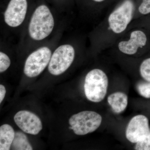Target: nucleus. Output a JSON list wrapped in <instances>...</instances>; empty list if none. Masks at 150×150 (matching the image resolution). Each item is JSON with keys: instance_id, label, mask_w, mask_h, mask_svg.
<instances>
[{"instance_id": "20", "label": "nucleus", "mask_w": 150, "mask_h": 150, "mask_svg": "<svg viewBox=\"0 0 150 150\" xmlns=\"http://www.w3.org/2000/svg\"><path fill=\"white\" fill-rule=\"evenodd\" d=\"M96 2H101L103 1L104 0H92Z\"/></svg>"}, {"instance_id": "7", "label": "nucleus", "mask_w": 150, "mask_h": 150, "mask_svg": "<svg viewBox=\"0 0 150 150\" xmlns=\"http://www.w3.org/2000/svg\"><path fill=\"white\" fill-rule=\"evenodd\" d=\"M27 10V0H11L4 14L6 24L12 28L21 25L25 18Z\"/></svg>"}, {"instance_id": "14", "label": "nucleus", "mask_w": 150, "mask_h": 150, "mask_svg": "<svg viewBox=\"0 0 150 150\" xmlns=\"http://www.w3.org/2000/svg\"><path fill=\"white\" fill-rule=\"evenodd\" d=\"M139 70L142 78L146 81L150 82V58L145 59L142 62Z\"/></svg>"}, {"instance_id": "10", "label": "nucleus", "mask_w": 150, "mask_h": 150, "mask_svg": "<svg viewBox=\"0 0 150 150\" xmlns=\"http://www.w3.org/2000/svg\"><path fill=\"white\" fill-rule=\"evenodd\" d=\"M147 38L142 30H134L131 33L130 39L118 43L119 50L123 54L132 55L136 54L139 48H142L146 44Z\"/></svg>"}, {"instance_id": "18", "label": "nucleus", "mask_w": 150, "mask_h": 150, "mask_svg": "<svg viewBox=\"0 0 150 150\" xmlns=\"http://www.w3.org/2000/svg\"><path fill=\"white\" fill-rule=\"evenodd\" d=\"M139 12L143 15L150 13V0H142L139 8Z\"/></svg>"}, {"instance_id": "1", "label": "nucleus", "mask_w": 150, "mask_h": 150, "mask_svg": "<svg viewBox=\"0 0 150 150\" xmlns=\"http://www.w3.org/2000/svg\"><path fill=\"white\" fill-rule=\"evenodd\" d=\"M55 20L53 14L47 6L41 5L33 12L30 21L28 32L33 40H44L54 30Z\"/></svg>"}, {"instance_id": "5", "label": "nucleus", "mask_w": 150, "mask_h": 150, "mask_svg": "<svg viewBox=\"0 0 150 150\" xmlns=\"http://www.w3.org/2000/svg\"><path fill=\"white\" fill-rule=\"evenodd\" d=\"M134 3L131 0H125L111 13L108 18L109 27L114 33L123 32L133 18Z\"/></svg>"}, {"instance_id": "6", "label": "nucleus", "mask_w": 150, "mask_h": 150, "mask_svg": "<svg viewBox=\"0 0 150 150\" xmlns=\"http://www.w3.org/2000/svg\"><path fill=\"white\" fill-rule=\"evenodd\" d=\"M52 56L51 49L46 46L40 47L28 57L25 64L24 73L29 78L37 76L49 64Z\"/></svg>"}, {"instance_id": "3", "label": "nucleus", "mask_w": 150, "mask_h": 150, "mask_svg": "<svg viewBox=\"0 0 150 150\" xmlns=\"http://www.w3.org/2000/svg\"><path fill=\"white\" fill-rule=\"evenodd\" d=\"M102 117L93 111H81L71 116L69 120V129L75 134L83 136L92 133L101 125Z\"/></svg>"}, {"instance_id": "17", "label": "nucleus", "mask_w": 150, "mask_h": 150, "mask_svg": "<svg viewBox=\"0 0 150 150\" xmlns=\"http://www.w3.org/2000/svg\"><path fill=\"white\" fill-rule=\"evenodd\" d=\"M135 149L150 150V132L144 140L136 144Z\"/></svg>"}, {"instance_id": "19", "label": "nucleus", "mask_w": 150, "mask_h": 150, "mask_svg": "<svg viewBox=\"0 0 150 150\" xmlns=\"http://www.w3.org/2000/svg\"><path fill=\"white\" fill-rule=\"evenodd\" d=\"M6 93V89L4 86L0 85V103H1L4 98Z\"/></svg>"}, {"instance_id": "11", "label": "nucleus", "mask_w": 150, "mask_h": 150, "mask_svg": "<svg viewBox=\"0 0 150 150\" xmlns=\"http://www.w3.org/2000/svg\"><path fill=\"white\" fill-rule=\"evenodd\" d=\"M107 101L112 110L119 114L126 110L128 104V97L122 92H115L108 96Z\"/></svg>"}, {"instance_id": "4", "label": "nucleus", "mask_w": 150, "mask_h": 150, "mask_svg": "<svg viewBox=\"0 0 150 150\" xmlns=\"http://www.w3.org/2000/svg\"><path fill=\"white\" fill-rule=\"evenodd\" d=\"M75 56V49L72 46L68 44L61 45L52 54L48 64V71L54 76L62 74L72 64Z\"/></svg>"}, {"instance_id": "15", "label": "nucleus", "mask_w": 150, "mask_h": 150, "mask_svg": "<svg viewBox=\"0 0 150 150\" xmlns=\"http://www.w3.org/2000/svg\"><path fill=\"white\" fill-rule=\"evenodd\" d=\"M137 89L141 96L146 98H150V82L139 83L137 85Z\"/></svg>"}, {"instance_id": "13", "label": "nucleus", "mask_w": 150, "mask_h": 150, "mask_svg": "<svg viewBox=\"0 0 150 150\" xmlns=\"http://www.w3.org/2000/svg\"><path fill=\"white\" fill-rule=\"evenodd\" d=\"M11 148L14 150H33L26 135L20 131L16 132Z\"/></svg>"}, {"instance_id": "16", "label": "nucleus", "mask_w": 150, "mask_h": 150, "mask_svg": "<svg viewBox=\"0 0 150 150\" xmlns=\"http://www.w3.org/2000/svg\"><path fill=\"white\" fill-rule=\"evenodd\" d=\"M11 62L9 57L2 51L0 52V73L4 72L10 66Z\"/></svg>"}, {"instance_id": "8", "label": "nucleus", "mask_w": 150, "mask_h": 150, "mask_svg": "<svg viewBox=\"0 0 150 150\" xmlns=\"http://www.w3.org/2000/svg\"><path fill=\"white\" fill-rule=\"evenodd\" d=\"M150 132L148 118L144 115H138L131 118L128 123L126 137L129 142L136 144L144 140Z\"/></svg>"}, {"instance_id": "2", "label": "nucleus", "mask_w": 150, "mask_h": 150, "mask_svg": "<svg viewBox=\"0 0 150 150\" xmlns=\"http://www.w3.org/2000/svg\"><path fill=\"white\" fill-rule=\"evenodd\" d=\"M108 86V79L106 74L100 69H93L87 74L85 79V95L91 102H101L107 94Z\"/></svg>"}, {"instance_id": "12", "label": "nucleus", "mask_w": 150, "mask_h": 150, "mask_svg": "<svg viewBox=\"0 0 150 150\" xmlns=\"http://www.w3.org/2000/svg\"><path fill=\"white\" fill-rule=\"evenodd\" d=\"M15 131L8 124H4L0 127V150H9L14 139Z\"/></svg>"}, {"instance_id": "9", "label": "nucleus", "mask_w": 150, "mask_h": 150, "mask_svg": "<svg viewBox=\"0 0 150 150\" xmlns=\"http://www.w3.org/2000/svg\"><path fill=\"white\" fill-rule=\"evenodd\" d=\"M14 120L19 128L27 134L37 135L43 128L39 117L27 110H21L17 112Z\"/></svg>"}]
</instances>
